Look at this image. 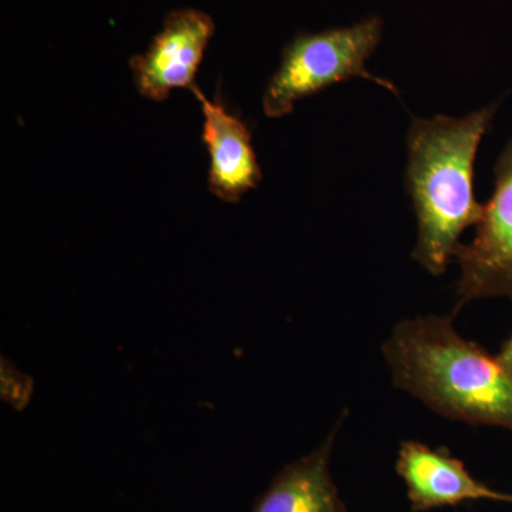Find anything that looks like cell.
Instances as JSON below:
<instances>
[{
    "instance_id": "1",
    "label": "cell",
    "mask_w": 512,
    "mask_h": 512,
    "mask_svg": "<svg viewBox=\"0 0 512 512\" xmlns=\"http://www.w3.org/2000/svg\"><path fill=\"white\" fill-rule=\"evenodd\" d=\"M383 356L394 386L434 412L468 424L512 431V375L453 319L427 315L397 323Z\"/></svg>"
},
{
    "instance_id": "2",
    "label": "cell",
    "mask_w": 512,
    "mask_h": 512,
    "mask_svg": "<svg viewBox=\"0 0 512 512\" xmlns=\"http://www.w3.org/2000/svg\"><path fill=\"white\" fill-rule=\"evenodd\" d=\"M497 104L461 119H413L407 134L406 187L417 220L414 261L430 274L446 272L460 237L478 225L484 205L476 200L474 164Z\"/></svg>"
},
{
    "instance_id": "3",
    "label": "cell",
    "mask_w": 512,
    "mask_h": 512,
    "mask_svg": "<svg viewBox=\"0 0 512 512\" xmlns=\"http://www.w3.org/2000/svg\"><path fill=\"white\" fill-rule=\"evenodd\" d=\"M383 23L369 18L319 33H299L282 52L281 64L265 87L262 107L269 119L288 116L299 100L335 84L365 79L392 93L396 86L367 72L366 62L382 40Z\"/></svg>"
},
{
    "instance_id": "4",
    "label": "cell",
    "mask_w": 512,
    "mask_h": 512,
    "mask_svg": "<svg viewBox=\"0 0 512 512\" xmlns=\"http://www.w3.org/2000/svg\"><path fill=\"white\" fill-rule=\"evenodd\" d=\"M493 197L484 205L476 237L458 247L457 311L483 298L512 301V140L495 165Z\"/></svg>"
},
{
    "instance_id": "5",
    "label": "cell",
    "mask_w": 512,
    "mask_h": 512,
    "mask_svg": "<svg viewBox=\"0 0 512 512\" xmlns=\"http://www.w3.org/2000/svg\"><path fill=\"white\" fill-rule=\"evenodd\" d=\"M214 32V20L207 13L195 9L171 12L147 52L130 59L138 93L161 103L174 89H194L195 74Z\"/></svg>"
},
{
    "instance_id": "6",
    "label": "cell",
    "mask_w": 512,
    "mask_h": 512,
    "mask_svg": "<svg viewBox=\"0 0 512 512\" xmlns=\"http://www.w3.org/2000/svg\"><path fill=\"white\" fill-rule=\"evenodd\" d=\"M396 471L406 485L412 512L481 500L512 504V494L481 483L471 476L463 461L443 448H431L420 441H404Z\"/></svg>"
},
{
    "instance_id": "7",
    "label": "cell",
    "mask_w": 512,
    "mask_h": 512,
    "mask_svg": "<svg viewBox=\"0 0 512 512\" xmlns=\"http://www.w3.org/2000/svg\"><path fill=\"white\" fill-rule=\"evenodd\" d=\"M191 92L204 114L202 141L210 153V191L221 201L235 204L262 180L251 133L237 114L229 113L224 104L208 100L198 86Z\"/></svg>"
},
{
    "instance_id": "8",
    "label": "cell",
    "mask_w": 512,
    "mask_h": 512,
    "mask_svg": "<svg viewBox=\"0 0 512 512\" xmlns=\"http://www.w3.org/2000/svg\"><path fill=\"white\" fill-rule=\"evenodd\" d=\"M336 433L282 468L251 512H346L329 468Z\"/></svg>"
},
{
    "instance_id": "9",
    "label": "cell",
    "mask_w": 512,
    "mask_h": 512,
    "mask_svg": "<svg viewBox=\"0 0 512 512\" xmlns=\"http://www.w3.org/2000/svg\"><path fill=\"white\" fill-rule=\"evenodd\" d=\"M33 379L15 366L8 357L0 356V399L18 412L29 406L33 396Z\"/></svg>"
},
{
    "instance_id": "10",
    "label": "cell",
    "mask_w": 512,
    "mask_h": 512,
    "mask_svg": "<svg viewBox=\"0 0 512 512\" xmlns=\"http://www.w3.org/2000/svg\"><path fill=\"white\" fill-rule=\"evenodd\" d=\"M498 362L504 366L505 370L512 375V335L505 340L504 345L501 346L500 352L497 355Z\"/></svg>"
}]
</instances>
